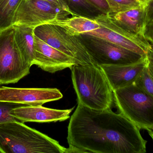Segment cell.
<instances>
[{
  "label": "cell",
  "mask_w": 153,
  "mask_h": 153,
  "mask_svg": "<svg viewBox=\"0 0 153 153\" xmlns=\"http://www.w3.org/2000/svg\"><path fill=\"white\" fill-rule=\"evenodd\" d=\"M140 130L121 113L78 103L68 125L67 141L85 153H145L147 142Z\"/></svg>",
  "instance_id": "1"
},
{
  "label": "cell",
  "mask_w": 153,
  "mask_h": 153,
  "mask_svg": "<svg viewBox=\"0 0 153 153\" xmlns=\"http://www.w3.org/2000/svg\"><path fill=\"white\" fill-rule=\"evenodd\" d=\"M70 69L78 103L96 110L111 109L113 90L100 66L76 64Z\"/></svg>",
  "instance_id": "2"
},
{
  "label": "cell",
  "mask_w": 153,
  "mask_h": 153,
  "mask_svg": "<svg viewBox=\"0 0 153 153\" xmlns=\"http://www.w3.org/2000/svg\"><path fill=\"white\" fill-rule=\"evenodd\" d=\"M59 142L19 121L0 124V153H67Z\"/></svg>",
  "instance_id": "3"
},
{
  "label": "cell",
  "mask_w": 153,
  "mask_h": 153,
  "mask_svg": "<svg viewBox=\"0 0 153 153\" xmlns=\"http://www.w3.org/2000/svg\"><path fill=\"white\" fill-rule=\"evenodd\" d=\"M120 113L141 129L153 128V99L135 84L113 91Z\"/></svg>",
  "instance_id": "4"
},
{
  "label": "cell",
  "mask_w": 153,
  "mask_h": 153,
  "mask_svg": "<svg viewBox=\"0 0 153 153\" xmlns=\"http://www.w3.org/2000/svg\"><path fill=\"white\" fill-rule=\"evenodd\" d=\"M35 36L74 58L76 64L96 65L80 37L54 24L47 23L34 28Z\"/></svg>",
  "instance_id": "5"
},
{
  "label": "cell",
  "mask_w": 153,
  "mask_h": 153,
  "mask_svg": "<svg viewBox=\"0 0 153 153\" xmlns=\"http://www.w3.org/2000/svg\"><path fill=\"white\" fill-rule=\"evenodd\" d=\"M14 38L13 26L0 31V84L18 82L30 73Z\"/></svg>",
  "instance_id": "6"
},
{
  "label": "cell",
  "mask_w": 153,
  "mask_h": 153,
  "mask_svg": "<svg viewBox=\"0 0 153 153\" xmlns=\"http://www.w3.org/2000/svg\"><path fill=\"white\" fill-rule=\"evenodd\" d=\"M96 65H127L134 63L146 56L115 45L99 37L82 34L79 35Z\"/></svg>",
  "instance_id": "7"
},
{
  "label": "cell",
  "mask_w": 153,
  "mask_h": 153,
  "mask_svg": "<svg viewBox=\"0 0 153 153\" xmlns=\"http://www.w3.org/2000/svg\"><path fill=\"white\" fill-rule=\"evenodd\" d=\"M93 19L100 27L85 34L105 40L141 55H146L151 48V46L146 40L128 32L118 25L110 13H102Z\"/></svg>",
  "instance_id": "8"
},
{
  "label": "cell",
  "mask_w": 153,
  "mask_h": 153,
  "mask_svg": "<svg viewBox=\"0 0 153 153\" xmlns=\"http://www.w3.org/2000/svg\"><path fill=\"white\" fill-rule=\"evenodd\" d=\"M70 15L66 11L44 0H22L16 11L13 26L35 28Z\"/></svg>",
  "instance_id": "9"
},
{
  "label": "cell",
  "mask_w": 153,
  "mask_h": 153,
  "mask_svg": "<svg viewBox=\"0 0 153 153\" xmlns=\"http://www.w3.org/2000/svg\"><path fill=\"white\" fill-rule=\"evenodd\" d=\"M63 94L56 88H16L0 87V101L42 106L50 102L58 100Z\"/></svg>",
  "instance_id": "10"
},
{
  "label": "cell",
  "mask_w": 153,
  "mask_h": 153,
  "mask_svg": "<svg viewBox=\"0 0 153 153\" xmlns=\"http://www.w3.org/2000/svg\"><path fill=\"white\" fill-rule=\"evenodd\" d=\"M76 64L75 60L53 47L35 35L33 65L45 72L54 73Z\"/></svg>",
  "instance_id": "11"
},
{
  "label": "cell",
  "mask_w": 153,
  "mask_h": 153,
  "mask_svg": "<svg viewBox=\"0 0 153 153\" xmlns=\"http://www.w3.org/2000/svg\"><path fill=\"white\" fill-rule=\"evenodd\" d=\"M147 64L146 56L138 62L131 64L102 65L100 66L113 91L134 83Z\"/></svg>",
  "instance_id": "12"
},
{
  "label": "cell",
  "mask_w": 153,
  "mask_h": 153,
  "mask_svg": "<svg viewBox=\"0 0 153 153\" xmlns=\"http://www.w3.org/2000/svg\"><path fill=\"white\" fill-rule=\"evenodd\" d=\"M74 108L70 109L57 110L42 106H26L13 109L10 114L22 123H47L63 121L70 118Z\"/></svg>",
  "instance_id": "13"
},
{
  "label": "cell",
  "mask_w": 153,
  "mask_h": 153,
  "mask_svg": "<svg viewBox=\"0 0 153 153\" xmlns=\"http://www.w3.org/2000/svg\"><path fill=\"white\" fill-rule=\"evenodd\" d=\"M150 3L111 14L114 21L128 32L146 40L145 33L148 22Z\"/></svg>",
  "instance_id": "14"
},
{
  "label": "cell",
  "mask_w": 153,
  "mask_h": 153,
  "mask_svg": "<svg viewBox=\"0 0 153 153\" xmlns=\"http://www.w3.org/2000/svg\"><path fill=\"white\" fill-rule=\"evenodd\" d=\"M14 38L22 58L32 66L35 57L34 28L13 25Z\"/></svg>",
  "instance_id": "15"
},
{
  "label": "cell",
  "mask_w": 153,
  "mask_h": 153,
  "mask_svg": "<svg viewBox=\"0 0 153 153\" xmlns=\"http://www.w3.org/2000/svg\"><path fill=\"white\" fill-rule=\"evenodd\" d=\"M63 28L73 35L78 36L95 30L100 27L95 19L80 15H74L49 22Z\"/></svg>",
  "instance_id": "16"
},
{
  "label": "cell",
  "mask_w": 153,
  "mask_h": 153,
  "mask_svg": "<svg viewBox=\"0 0 153 153\" xmlns=\"http://www.w3.org/2000/svg\"><path fill=\"white\" fill-rule=\"evenodd\" d=\"M22 0H0V31L13 26L14 17Z\"/></svg>",
  "instance_id": "17"
},
{
  "label": "cell",
  "mask_w": 153,
  "mask_h": 153,
  "mask_svg": "<svg viewBox=\"0 0 153 153\" xmlns=\"http://www.w3.org/2000/svg\"><path fill=\"white\" fill-rule=\"evenodd\" d=\"M71 10L75 15L93 19L101 12L86 0H65Z\"/></svg>",
  "instance_id": "18"
},
{
  "label": "cell",
  "mask_w": 153,
  "mask_h": 153,
  "mask_svg": "<svg viewBox=\"0 0 153 153\" xmlns=\"http://www.w3.org/2000/svg\"><path fill=\"white\" fill-rule=\"evenodd\" d=\"M111 14L121 12L138 6L144 2L141 0H106Z\"/></svg>",
  "instance_id": "19"
},
{
  "label": "cell",
  "mask_w": 153,
  "mask_h": 153,
  "mask_svg": "<svg viewBox=\"0 0 153 153\" xmlns=\"http://www.w3.org/2000/svg\"><path fill=\"white\" fill-rule=\"evenodd\" d=\"M134 84L153 99V78L148 70L147 66Z\"/></svg>",
  "instance_id": "20"
},
{
  "label": "cell",
  "mask_w": 153,
  "mask_h": 153,
  "mask_svg": "<svg viewBox=\"0 0 153 153\" xmlns=\"http://www.w3.org/2000/svg\"><path fill=\"white\" fill-rule=\"evenodd\" d=\"M27 106L7 102L0 101V124L11 121H20L11 115L10 112L13 109L22 106Z\"/></svg>",
  "instance_id": "21"
},
{
  "label": "cell",
  "mask_w": 153,
  "mask_h": 153,
  "mask_svg": "<svg viewBox=\"0 0 153 153\" xmlns=\"http://www.w3.org/2000/svg\"><path fill=\"white\" fill-rule=\"evenodd\" d=\"M145 37L151 47L153 48V1L150 3L148 22L145 33Z\"/></svg>",
  "instance_id": "22"
},
{
  "label": "cell",
  "mask_w": 153,
  "mask_h": 153,
  "mask_svg": "<svg viewBox=\"0 0 153 153\" xmlns=\"http://www.w3.org/2000/svg\"><path fill=\"white\" fill-rule=\"evenodd\" d=\"M90 4L102 13H110L109 7L106 0H86Z\"/></svg>",
  "instance_id": "23"
},
{
  "label": "cell",
  "mask_w": 153,
  "mask_h": 153,
  "mask_svg": "<svg viewBox=\"0 0 153 153\" xmlns=\"http://www.w3.org/2000/svg\"><path fill=\"white\" fill-rule=\"evenodd\" d=\"M44 1L49 2L53 4L56 5V6H58L62 10L69 13L72 16L75 15L70 10V8L68 6L65 0H44Z\"/></svg>",
  "instance_id": "24"
},
{
  "label": "cell",
  "mask_w": 153,
  "mask_h": 153,
  "mask_svg": "<svg viewBox=\"0 0 153 153\" xmlns=\"http://www.w3.org/2000/svg\"><path fill=\"white\" fill-rule=\"evenodd\" d=\"M147 59V67L152 76L153 78V48H151L147 51L146 54Z\"/></svg>",
  "instance_id": "25"
},
{
  "label": "cell",
  "mask_w": 153,
  "mask_h": 153,
  "mask_svg": "<svg viewBox=\"0 0 153 153\" xmlns=\"http://www.w3.org/2000/svg\"><path fill=\"white\" fill-rule=\"evenodd\" d=\"M147 132L149 134V135L152 137V139L153 141V128H148L146 129Z\"/></svg>",
  "instance_id": "26"
},
{
  "label": "cell",
  "mask_w": 153,
  "mask_h": 153,
  "mask_svg": "<svg viewBox=\"0 0 153 153\" xmlns=\"http://www.w3.org/2000/svg\"><path fill=\"white\" fill-rule=\"evenodd\" d=\"M141 1L146 3H151L153 1V0H141Z\"/></svg>",
  "instance_id": "27"
}]
</instances>
